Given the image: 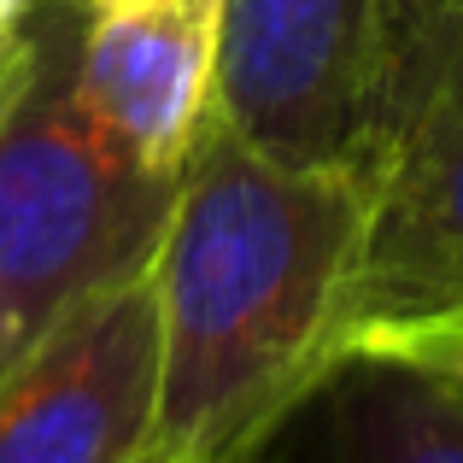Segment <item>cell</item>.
Returning <instances> with one entry per match:
<instances>
[{"instance_id":"6da1fadb","label":"cell","mask_w":463,"mask_h":463,"mask_svg":"<svg viewBox=\"0 0 463 463\" xmlns=\"http://www.w3.org/2000/svg\"><path fill=\"white\" fill-rule=\"evenodd\" d=\"M364 170L294 165L205 118L153 252L158 429L147 463H252L352 328Z\"/></svg>"},{"instance_id":"7a4b0ae2","label":"cell","mask_w":463,"mask_h":463,"mask_svg":"<svg viewBox=\"0 0 463 463\" xmlns=\"http://www.w3.org/2000/svg\"><path fill=\"white\" fill-rule=\"evenodd\" d=\"M176 182L82 106L71 6L35 0V71L0 124V370L71 306L147 270Z\"/></svg>"},{"instance_id":"3957f363","label":"cell","mask_w":463,"mask_h":463,"mask_svg":"<svg viewBox=\"0 0 463 463\" xmlns=\"http://www.w3.org/2000/svg\"><path fill=\"white\" fill-rule=\"evenodd\" d=\"M364 170L352 328L463 299V0L411 24L382 65Z\"/></svg>"},{"instance_id":"277c9868","label":"cell","mask_w":463,"mask_h":463,"mask_svg":"<svg viewBox=\"0 0 463 463\" xmlns=\"http://www.w3.org/2000/svg\"><path fill=\"white\" fill-rule=\"evenodd\" d=\"M158 429L153 264L89 294L0 370V463H147Z\"/></svg>"},{"instance_id":"5b68a950","label":"cell","mask_w":463,"mask_h":463,"mask_svg":"<svg viewBox=\"0 0 463 463\" xmlns=\"http://www.w3.org/2000/svg\"><path fill=\"white\" fill-rule=\"evenodd\" d=\"M382 89V0H229L212 118L294 165L358 158Z\"/></svg>"},{"instance_id":"8992f818","label":"cell","mask_w":463,"mask_h":463,"mask_svg":"<svg viewBox=\"0 0 463 463\" xmlns=\"http://www.w3.org/2000/svg\"><path fill=\"white\" fill-rule=\"evenodd\" d=\"M71 77L106 136L182 176L217 100L229 0H65Z\"/></svg>"},{"instance_id":"52a82bcc","label":"cell","mask_w":463,"mask_h":463,"mask_svg":"<svg viewBox=\"0 0 463 463\" xmlns=\"http://www.w3.org/2000/svg\"><path fill=\"white\" fill-rule=\"evenodd\" d=\"M252 463H463V382L340 358Z\"/></svg>"},{"instance_id":"ba28073f","label":"cell","mask_w":463,"mask_h":463,"mask_svg":"<svg viewBox=\"0 0 463 463\" xmlns=\"http://www.w3.org/2000/svg\"><path fill=\"white\" fill-rule=\"evenodd\" d=\"M340 358H382V364H405V370H422V375L463 382V299L434 311H411V317H370V323L346 328Z\"/></svg>"},{"instance_id":"9c48e42d","label":"cell","mask_w":463,"mask_h":463,"mask_svg":"<svg viewBox=\"0 0 463 463\" xmlns=\"http://www.w3.org/2000/svg\"><path fill=\"white\" fill-rule=\"evenodd\" d=\"M30 71H35V6H30V18L0 42V124H6V112L18 106Z\"/></svg>"},{"instance_id":"30bf717a","label":"cell","mask_w":463,"mask_h":463,"mask_svg":"<svg viewBox=\"0 0 463 463\" xmlns=\"http://www.w3.org/2000/svg\"><path fill=\"white\" fill-rule=\"evenodd\" d=\"M434 6H440V0H382V65H387V47H393L411 24L429 18Z\"/></svg>"},{"instance_id":"8fae6325","label":"cell","mask_w":463,"mask_h":463,"mask_svg":"<svg viewBox=\"0 0 463 463\" xmlns=\"http://www.w3.org/2000/svg\"><path fill=\"white\" fill-rule=\"evenodd\" d=\"M30 6H35V0H0V42H6L24 18H30Z\"/></svg>"}]
</instances>
